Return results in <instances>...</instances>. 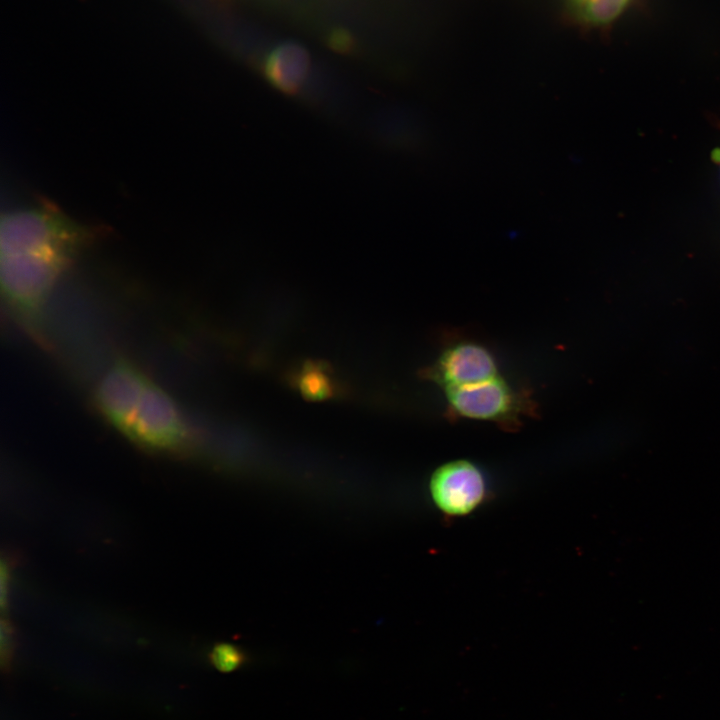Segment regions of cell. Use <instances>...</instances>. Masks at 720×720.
I'll return each mask as SVG.
<instances>
[{
    "mask_svg": "<svg viewBox=\"0 0 720 720\" xmlns=\"http://www.w3.org/2000/svg\"><path fill=\"white\" fill-rule=\"evenodd\" d=\"M569 19L585 31L608 34L628 12L646 9V0H562Z\"/></svg>",
    "mask_w": 720,
    "mask_h": 720,
    "instance_id": "8",
    "label": "cell"
},
{
    "mask_svg": "<svg viewBox=\"0 0 720 720\" xmlns=\"http://www.w3.org/2000/svg\"><path fill=\"white\" fill-rule=\"evenodd\" d=\"M11 630L10 626L7 625L6 622H1V659L2 664L6 665L8 663V658L10 657V649H11Z\"/></svg>",
    "mask_w": 720,
    "mask_h": 720,
    "instance_id": "10",
    "label": "cell"
},
{
    "mask_svg": "<svg viewBox=\"0 0 720 720\" xmlns=\"http://www.w3.org/2000/svg\"><path fill=\"white\" fill-rule=\"evenodd\" d=\"M70 261L67 255L49 250L2 254V291L14 305L30 310L48 293Z\"/></svg>",
    "mask_w": 720,
    "mask_h": 720,
    "instance_id": "2",
    "label": "cell"
},
{
    "mask_svg": "<svg viewBox=\"0 0 720 720\" xmlns=\"http://www.w3.org/2000/svg\"><path fill=\"white\" fill-rule=\"evenodd\" d=\"M310 70V56L299 43L283 42L271 50L264 62V74L270 83L286 93L303 88Z\"/></svg>",
    "mask_w": 720,
    "mask_h": 720,
    "instance_id": "7",
    "label": "cell"
},
{
    "mask_svg": "<svg viewBox=\"0 0 720 720\" xmlns=\"http://www.w3.org/2000/svg\"><path fill=\"white\" fill-rule=\"evenodd\" d=\"M430 491L434 503L450 516L471 512L483 501L486 494L480 470L465 460L439 467L431 477Z\"/></svg>",
    "mask_w": 720,
    "mask_h": 720,
    "instance_id": "4",
    "label": "cell"
},
{
    "mask_svg": "<svg viewBox=\"0 0 720 720\" xmlns=\"http://www.w3.org/2000/svg\"><path fill=\"white\" fill-rule=\"evenodd\" d=\"M125 433L145 446L169 448L183 439L185 423L170 396L149 383Z\"/></svg>",
    "mask_w": 720,
    "mask_h": 720,
    "instance_id": "3",
    "label": "cell"
},
{
    "mask_svg": "<svg viewBox=\"0 0 720 720\" xmlns=\"http://www.w3.org/2000/svg\"><path fill=\"white\" fill-rule=\"evenodd\" d=\"M0 579H1V606L2 609L5 608L6 603V594H7V584H8V570L5 566L4 562L1 564V573H0Z\"/></svg>",
    "mask_w": 720,
    "mask_h": 720,
    "instance_id": "11",
    "label": "cell"
},
{
    "mask_svg": "<svg viewBox=\"0 0 720 720\" xmlns=\"http://www.w3.org/2000/svg\"><path fill=\"white\" fill-rule=\"evenodd\" d=\"M210 661L218 671L227 673L236 670L245 662V654L234 645L221 643L214 646Z\"/></svg>",
    "mask_w": 720,
    "mask_h": 720,
    "instance_id": "9",
    "label": "cell"
},
{
    "mask_svg": "<svg viewBox=\"0 0 720 720\" xmlns=\"http://www.w3.org/2000/svg\"><path fill=\"white\" fill-rule=\"evenodd\" d=\"M711 158L720 169V146L712 151Z\"/></svg>",
    "mask_w": 720,
    "mask_h": 720,
    "instance_id": "12",
    "label": "cell"
},
{
    "mask_svg": "<svg viewBox=\"0 0 720 720\" xmlns=\"http://www.w3.org/2000/svg\"><path fill=\"white\" fill-rule=\"evenodd\" d=\"M445 392L454 417L491 421L514 430L524 418L535 415L536 404L528 394L512 389L499 376Z\"/></svg>",
    "mask_w": 720,
    "mask_h": 720,
    "instance_id": "1",
    "label": "cell"
},
{
    "mask_svg": "<svg viewBox=\"0 0 720 720\" xmlns=\"http://www.w3.org/2000/svg\"><path fill=\"white\" fill-rule=\"evenodd\" d=\"M148 385L136 367L120 361L101 380L97 404L110 423L126 432Z\"/></svg>",
    "mask_w": 720,
    "mask_h": 720,
    "instance_id": "5",
    "label": "cell"
},
{
    "mask_svg": "<svg viewBox=\"0 0 720 720\" xmlns=\"http://www.w3.org/2000/svg\"><path fill=\"white\" fill-rule=\"evenodd\" d=\"M444 390L477 384L497 375L494 358L484 347L460 343L448 348L424 372Z\"/></svg>",
    "mask_w": 720,
    "mask_h": 720,
    "instance_id": "6",
    "label": "cell"
}]
</instances>
